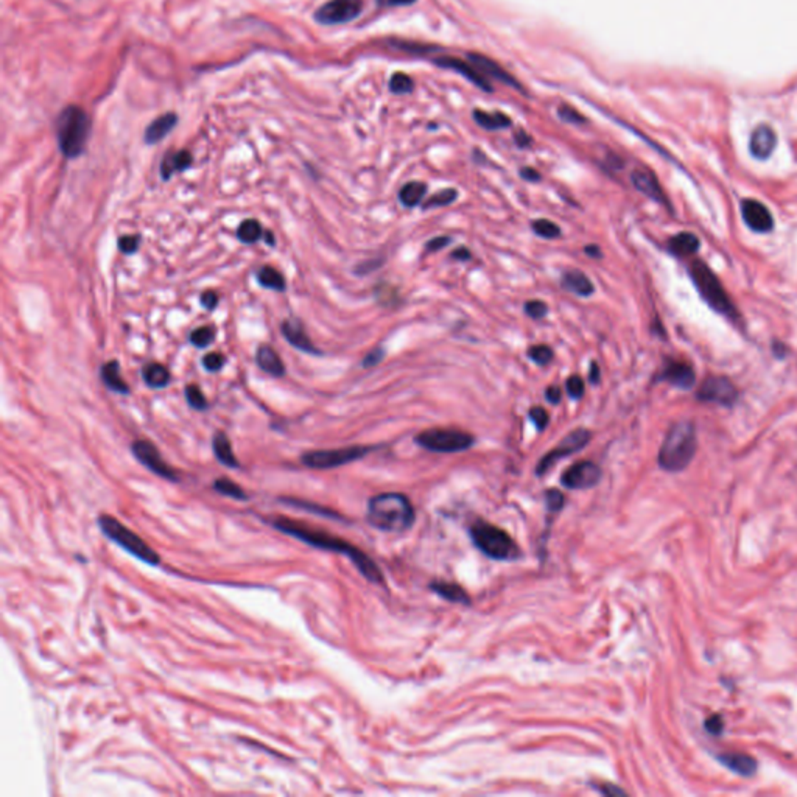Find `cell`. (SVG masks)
<instances>
[{"instance_id": "6da1fadb", "label": "cell", "mask_w": 797, "mask_h": 797, "mask_svg": "<svg viewBox=\"0 0 797 797\" xmlns=\"http://www.w3.org/2000/svg\"><path fill=\"white\" fill-rule=\"evenodd\" d=\"M268 522H270L271 527H274L276 529L282 531V533H285L288 536H293V537L299 539V541H303L307 545L320 548V550L347 556V558L352 561V564L357 567V570L362 573V575L367 581L374 582V584H383L382 570L377 567V564L366 553H363L355 545L349 544L347 541H345V539H340L337 536H333V534L328 533V531H324V529L307 525L305 522L295 520V519L285 517V516L270 517Z\"/></svg>"}, {"instance_id": "7a4b0ae2", "label": "cell", "mask_w": 797, "mask_h": 797, "mask_svg": "<svg viewBox=\"0 0 797 797\" xmlns=\"http://www.w3.org/2000/svg\"><path fill=\"white\" fill-rule=\"evenodd\" d=\"M367 522L387 533H404L415 524L416 514L408 497L397 492L375 495L367 503Z\"/></svg>"}, {"instance_id": "3957f363", "label": "cell", "mask_w": 797, "mask_h": 797, "mask_svg": "<svg viewBox=\"0 0 797 797\" xmlns=\"http://www.w3.org/2000/svg\"><path fill=\"white\" fill-rule=\"evenodd\" d=\"M696 447L695 425L690 421L676 422L668 430L659 450V466L666 472H681L695 458Z\"/></svg>"}, {"instance_id": "277c9868", "label": "cell", "mask_w": 797, "mask_h": 797, "mask_svg": "<svg viewBox=\"0 0 797 797\" xmlns=\"http://www.w3.org/2000/svg\"><path fill=\"white\" fill-rule=\"evenodd\" d=\"M59 150L66 158H78L84 151L89 136V117L78 106L66 108L58 118L56 126Z\"/></svg>"}, {"instance_id": "5b68a950", "label": "cell", "mask_w": 797, "mask_h": 797, "mask_svg": "<svg viewBox=\"0 0 797 797\" xmlns=\"http://www.w3.org/2000/svg\"><path fill=\"white\" fill-rule=\"evenodd\" d=\"M97 522L101 533L105 534L109 541H113L120 548H123L126 553H130L136 559H139L145 564L159 565L161 562L159 553L154 552L139 534H136L134 531L125 527L118 519L109 516V514H100Z\"/></svg>"}, {"instance_id": "8992f818", "label": "cell", "mask_w": 797, "mask_h": 797, "mask_svg": "<svg viewBox=\"0 0 797 797\" xmlns=\"http://www.w3.org/2000/svg\"><path fill=\"white\" fill-rule=\"evenodd\" d=\"M470 537L477 545L479 552H483L487 558L497 561H514L520 556L519 545L507 531L487 524L484 520H478L470 527Z\"/></svg>"}, {"instance_id": "52a82bcc", "label": "cell", "mask_w": 797, "mask_h": 797, "mask_svg": "<svg viewBox=\"0 0 797 797\" xmlns=\"http://www.w3.org/2000/svg\"><path fill=\"white\" fill-rule=\"evenodd\" d=\"M690 276L693 284L698 288L701 298L714 308L715 312L736 318V310L732 299L721 285V282L715 276V273L707 267L702 260H695L690 265Z\"/></svg>"}, {"instance_id": "ba28073f", "label": "cell", "mask_w": 797, "mask_h": 797, "mask_svg": "<svg viewBox=\"0 0 797 797\" xmlns=\"http://www.w3.org/2000/svg\"><path fill=\"white\" fill-rule=\"evenodd\" d=\"M416 442L430 452L457 453L472 447L475 438L457 428H430V430L419 433Z\"/></svg>"}, {"instance_id": "9c48e42d", "label": "cell", "mask_w": 797, "mask_h": 797, "mask_svg": "<svg viewBox=\"0 0 797 797\" xmlns=\"http://www.w3.org/2000/svg\"><path fill=\"white\" fill-rule=\"evenodd\" d=\"M371 450L372 447H366V445H350V447L332 450H312L305 452L301 457V461L304 466L310 469H335L365 458Z\"/></svg>"}, {"instance_id": "30bf717a", "label": "cell", "mask_w": 797, "mask_h": 797, "mask_svg": "<svg viewBox=\"0 0 797 797\" xmlns=\"http://www.w3.org/2000/svg\"><path fill=\"white\" fill-rule=\"evenodd\" d=\"M590 438H592V433L586 430V428H577V430H573L559 442L558 447H554L553 450L548 452L547 455L539 461V465L536 467V474L544 475L547 470L553 465H556L559 460L570 457L573 453L582 450L589 444Z\"/></svg>"}, {"instance_id": "8fae6325", "label": "cell", "mask_w": 797, "mask_h": 797, "mask_svg": "<svg viewBox=\"0 0 797 797\" xmlns=\"http://www.w3.org/2000/svg\"><path fill=\"white\" fill-rule=\"evenodd\" d=\"M131 452L136 457V460L139 461L142 466L151 470L153 474L166 478L168 482H179V475L176 470L171 467L168 462L164 461V458L161 457L158 447L153 442L145 440L134 441L131 445Z\"/></svg>"}, {"instance_id": "7c38bea8", "label": "cell", "mask_w": 797, "mask_h": 797, "mask_svg": "<svg viewBox=\"0 0 797 797\" xmlns=\"http://www.w3.org/2000/svg\"><path fill=\"white\" fill-rule=\"evenodd\" d=\"M363 10L362 0H330L316 11V21L324 25H337L354 21Z\"/></svg>"}, {"instance_id": "4fadbf2b", "label": "cell", "mask_w": 797, "mask_h": 797, "mask_svg": "<svg viewBox=\"0 0 797 797\" xmlns=\"http://www.w3.org/2000/svg\"><path fill=\"white\" fill-rule=\"evenodd\" d=\"M736 396H738V392H736L735 385L726 377H709L702 382L698 391L699 400L723 407L733 405Z\"/></svg>"}, {"instance_id": "5bb4252c", "label": "cell", "mask_w": 797, "mask_h": 797, "mask_svg": "<svg viewBox=\"0 0 797 797\" xmlns=\"http://www.w3.org/2000/svg\"><path fill=\"white\" fill-rule=\"evenodd\" d=\"M601 478V469L592 461H579L570 466L561 477V483L569 489H589Z\"/></svg>"}, {"instance_id": "9a60e30c", "label": "cell", "mask_w": 797, "mask_h": 797, "mask_svg": "<svg viewBox=\"0 0 797 797\" xmlns=\"http://www.w3.org/2000/svg\"><path fill=\"white\" fill-rule=\"evenodd\" d=\"M741 215L753 233L766 234L774 228V218L769 209L757 200H744L741 203Z\"/></svg>"}, {"instance_id": "2e32d148", "label": "cell", "mask_w": 797, "mask_h": 797, "mask_svg": "<svg viewBox=\"0 0 797 797\" xmlns=\"http://www.w3.org/2000/svg\"><path fill=\"white\" fill-rule=\"evenodd\" d=\"M631 181H632L634 187H636L639 192L646 195L648 198L661 203L664 205H668V200H666V196L662 191V187H661V184H659L656 175L651 170L636 168L631 173Z\"/></svg>"}, {"instance_id": "e0dca14e", "label": "cell", "mask_w": 797, "mask_h": 797, "mask_svg": "<svg viewBox=\"0 0 797 797\" xmlns=\"http://www.w3.org/2000/svg\"><path fill=\"white\" fill-rule=\"evenodd\" d=\"M280 330H282V335L287 338V341L293 347L303 350L305 354L321 355V350H318L313 346V342L310 338H308L303 324L298 320H285L280 325Z\"/></svg>"}, {"instance_id": "ac0fdd59", "label": "cell", "mask_w": 797, "mask_h": 797, "mask_svg": "<svg viewBox=\"0 0 797 797\" xmlns=\"http://www.w3.org/2000/svg\"><path fill=\"white\" fill-rule=\"evenodd\" d=\"M776 133L768 125L758 126L751 136L749 148L752 156L757 159H768L776 148Z\"/></svg>"}, {"instance_id": "d6986e66", "label": "cell", "mask_w": 797, "mask_h": 797, "mask_svg": "<svg viewBox=\"0 0 797 797\" xmlns=\"http://www.w3.org/2000/svg\"><path fill=\"white\" fill-rule=\"evenodd\" d=\"M662 380L674 385V387L689 390L696 382V374L693 371V367L685 362H671L665 367L662 374Z\"/></svg>"}, {"instance_id": "ffe728a7", "label": "cell", "mask_w": 797, "mask_h": 797, "mask_svg": "<svg viewBox=\"0 0 797 797\" xmlns=\"http://www.w3.org/2000/svg\"><path fill=\"white\" fill-rule=\"evenodd\" d=\"M436 63L442 67H449L453 68V71H457L460 73H462L469 78L472 83H475L479 88L484 89V91H491V84L484 78V75L478 71V68L472 64V63H465L461 61V59L457 58H452V56H445V58H440L436 59Z\"/></svg>"}, {"instance_id": "44dd1931", "label": "cell", "mask_w": 797, "mask_h": 797, "mask_svg": "<svg viewBox=\"0 0 797 797\" xmlns=\"http://www.w3.org/2000/svg\"><path fill=\"white\" fill-rule=\"evenodd\" d=\"M467 58L470 59V63H472L484 76H492V78H495V80L511 84L512 88L519 89V83L514 80L512 76L507 71H504L503 67H500L495 61H492V59L486 58L483 55H477V54H470Z\"/></svg>"}, {"instance_id": "7402d4cb", "label": "cell", "mask_w": 797, "mask_h": 797, "mask_svg": "<svg viewBox=\"0 0 797 797\" xmlns=\"http://www.w3.org/2000/svg\"><path fill=\"white\" fill-rule=\"evenodd\" d=\"M255 363L260 367L263 372H267L273 377H284L285 375V366L279 354L271 346L263 345L255 352Z\"/></svg>"}, {"instance_id": "603a6c76", "label": "cell", "mask_w": 797, "mask_h": 797, "mask_svg": "<svg viewBox=\"0 0 797 797\" xmlns=\"http://www.w3.org/2000/svg\"><path fill=\"white\" fill-rule=\"evenodd\" d=\"M718 760L721 761L727 769H731L732 773L743 777L753 776L757 771L756 760L746 756V753H740V752L723 753V756H718Z\"/></svg>"}, {"instance_id": "cb8c5ba5", "label": "cell", "mask_w": 797, "mask_h": 797, "mask_svg": "<svg viewBox=\"0 0 797 797\" xmlns=\"http://www.w3.org/2000/svg\"><path fill=\"white\" fill-rule=\"evenodd\" d=\"M193 158L192 154L188 153L187 150H179V151H170L167 153V156L164 158L161 164V176L162 179H168L173 176L178 171H184L188 167L192 166Z\"/></svg>"}, {"instance_id": "d4e9b609", "label": "cell", "mask_w": 797, "mask_h": 797, "mask_svg": "<svg viewBox=\"0 0 797 797\" xmlns=\"http://www.w3.org/2000/svg\"><path fill=\"white\" fill-rule=\"evenodd\" d=\"M176 122H178V117L171 113L158 117L154 122L148 125L147 130H145V142L150 145L161 142L171 130H173Z\"/></svg>"}, {"instance_id": "484cf974", "label": "cell", "mask_w": 797, "mask_h": 797, "mask_svg": "<svg viewBox=\"0 0 797 797\" xmlns=\"http://www.w3.org/2000/svg\"><path fill=\"white\" fill-rule=\"evenodd\" d=\"M212 449H213V453H215V458L221 462V465H225L226 467H230V469H237L240 466V462L234 455L233 445H230V441H229L226 433L217 432L215 435H213Z\"/></svg>"}, {"instance_id": "4316f807", "label": "cell", "mask_w": 797, "mask_h": 797, "mask_svg": "<svg viewBox=\"0 0 797 797\" xmlns=\"http://www.w3.org/2000/svg\"><path fill=\"white\" fill-rule=\"evenodd\" d=\"M430 589L435 594H438L444 599L458 604H470L469 594L466 592L457 582H447V581H433Z\"/></svg>"}, {"instance_id": "83f0119b", "label": "cell", "mask_w": 797, "mask_h": 797, "mask_svg": "<svg viewBox=\"0 0 797 797\" xmlns=\"http://www.w3.org/2000/svg\"><path fill=\"white\" fill-rule=\"evenodd\" d=\"M562 287L579 296H590L594 293V284L590 282V279L584 273L578 270H570L567 273H564Z\"/></svg>"}, {"instance_id": "f1b7e54d", "label": "cell", "mask_w": 797, "mask_h": 797, "mask_svg": "<svg viewBox=\"0 0 797 797\" xmlns=\"http://www.w3.org/2000/svg\"><path fill=\"white\" fill-rule=\"evenodd\" d=\"M100 377L103 383H105L111 391H116L118 394L130 392V387H128L125 380L120 377V365L118 362H116V360H111V362L101 366Z\"/></svg>"}, {"instance_id": "f546056e", "label": "cell", "mask_w": 797, "mask_h": 797, "mask_svg": "<svg viewBox=\"0 0 797 797\" xmlns=\"http://www.w3.org/2000/svg\"><path fill=\"white\" fill-rule=\"evenodd\" d=\"M668 250L678 257H687L699 250V238L691 233H681L668 242Z\"/></svg>"}, {"instance_id": "4dcf8cb0", "label": "cell", "mask_w": 797, "mask_h": 797, "mask_svg": "<svg viewBox=\"0 0 797 797\" xmlns=\"http://www.w3.org/2000/svg\"><path fill=\"white\" fill-rule=\"evenodd\" d=\"M142 377H143V380H145V383L148 385V387L156 388V390L166 388L171 380L170 371L167 370L164 365H161V363L145 365L143 370H142Z\"/></svg>"}, {"instance_id": "1f68e13d", "label": "cell", "mask_w": 797, "mask_h": 797, "mask_svg": "<svg viewBox=\"0 0 797 797\" xmlns=\"http://www.w3.org/2000/svg\"><path fill=\"white\" fill-rule=\"evenodd\" d=\"M257 280H259V284L262 287L268 290L284 291L287 288L284 274L278 271L276 268L270 267V265H265V267H262L259 271H257Z\"/></svg>"}, {"instance_id": "d6a6232c", "label": "cell", "mask_w": 797, "mask_h": 797, "mask_svg": "<svg viewBox=\"0 0 797 797\" xmlns=\"http://www.w3.org/2000/svg\"><path fill=\"white\" fill-rule=\"evenodd\" d=\"M425 193H427V186L424 183L411 181L400 188L399 200L402 204L407 205V208H415V205H417L422 201Z\"/></svg>"}, {"instance_id": "836d02e7", "label": "cell", "mask_w": 797, "mask_h": 797, "mask_svg": "<svg viewBox=\"0 0 797 797\" xmlns=\"http://www.w3.org/2000/svg\"><path fill=\"white\" fill-rule=\"evenodd\" d=\"M263 234L265 230L262 229L260 223L257 220H245L240 223V226L237 228V238L246 245L259 242V240L263 237Z\"/></svg>"}, {"instance_id": "e575fe53", "label": "cell", "mask_w": 797, "mask_h": 797, "mask_svg": "<svg viewBox=\"0 0 797 797\" xmlns=\"http://www.w3.org/2000/svg\"><path fill=\"white\" fill-rule=\"evenodd\" d=\"M474 118L479 126L486 128V130H500V128H507L511 125L509 117L502 113H484V111H475Z\"/></svg>"}, {"instance_id": "d590c367", "label": "cell", "mask_w": 797, "mask_h": 797, "mask_svg": "<svg viewBox=\"0 0 797 797\" xmlns=\"http://www.w3.org/2000/svg\"><path fill=\"white\" fill-rule=\"evenodd\" d=\"M213 489H215L218 494L225 495V497H230V499L234 500H248V495L246 492L240 487L237 483H234L233 479H229L226 477H221L218 479H215V483L212 484Z\"/></svg>"}, {"instance_id": "8d00e7d4", "label": "cell", "mask_w": 797, "mask_h": 797, "mask_svg": "<svg viewBox=\"0 0 797 797\" xmlns=\"http://www.w3.org/2000/svg\"><path fill=\"white\" fill-rule=\"evenodd\" d=\"M458 198V192L455 188H444V191H438L433 196H430L425 201V209H433V208H444V205H449L453 201Z\"/></svg>"}, {"instance_id": "74e56055", "label": "cell", "mask_w": 797, "mask_h": 797, "mask_svg": "<svg viewBox=\"0 0 797 797\" xmlns=\"http://www.w3.org/2000/svg\"><path fill=\"white\" fill-rule=\"evenodd\" d=\"M213 338H215V329L210 328V325H203V328L195 329L191 333V337H188V340H191L192 345L195 347H200V349L208 347L210 342L213 341Z\"/></svg>"}, {"instance_id": "f35d334b", "label": "cell", "mask_w": 797, "mask_h": 797, "mask_svg": "<svg viewBox=\"0 0 797 797\" xmlns=\"http://www.w3.org/2000/svg\"><path fill=\"white\" fill-rule=\"evenodd\" d=\"M531 226H533V230L539 235V237H544V238H556L561 235V229L559 226L556 225V223L550 221V220H545V218H539L536 221L531 223Z\"/></svg>"}, {"instance_id": "ab89813d", "label": "cell", "mask_w": 797, "mask_h": 797, "mask_svg": "<svg viewBox=\"0 0 797 797\" xmlns=\"http://www.w3.org/2000/svg\"><path fill=\"white\" fill-rule=\"evenodd\" d=\"M186 400L188 402V405H191L193 410H208L209 404H208V399L204 397V394L201 392V390L196 387V385H187L186 387Z\"/></svg>"}, {"instance_id": "60d3db41", "label": "cell", "mask_w": 797, "mask_h": 797, "mask_svg": "<svg viewBox=\"0 0 797 797\" xmlns=\"http://www.w3.org/2000/svg\"><path fill=\"white\" fill-rule=\"evenodd\" d=\"M375 296H377V301L383 304L385 307H392V305H396L397 301H399V293L396 291V288L388 285V284L377 285Z\"/></svg>"}, {"instance_id": "b9f144b4", "label": "cell", "mask_w": 797, "mask_h": 797, "mask_svg": "<svg viewBox=\"0 0 797 797\" xmlns=\"http://www.w3.org/2000/svg\"><path fill=\"white\" fill-rule=\"evenodd\" d=\"M528 357L533 360L534 363L545 366L548 365L553 360V350L550 346L547 345H537V346H531L528 349Z\"/></svg>"}, {"instance_id": "7bdbcfd3", "label": "cell", "mask_w": 797, "mask_h": 797, "mask_svg": "<svg viewBox=\"0 0 797 797\" xmlns=\"http://www.w3.org/2000/svg\"><path fill=\"white\" fill-rule=\"evenodd\" d=\"M390 88L394 93H408L413 91V80H411L407 73L397 72L392 75V78L390 81Z\"/></svg>"}, {"instance_id": "ee69618b", "label": "cell", "mask_w": 797, "mask_h": 797, "mask_svg": "<svg viewBox=\"0 0 797 797\" xmlns=\"http://www.w3.org/2000/svg\"><path fill=\"white\" fill-rule=\"evenodd\" d=\"M226 363V358L223 354L220 352H210V354H205L203 358V366L205 371L209 372H218L223 366Z\"/></svg>"}, {"instance_id": "f6af8a7d", "label": "cell", "mask_w": 797, "mask_h": 797, "mask_svg": "<svg viewBox=\"0 0 797 797\" xmlns=\"http://www.w3.org/2000/svg\"><path fill=\"white\" fill-rule=\"evenodd\" d=\"M139 235H123L118 238V251L123 253L126 255L134 254L137 250H139Z\"/></svg>"}, {"instance_id": "bcb514c9", "label": "cell", "mask_w": 797, "mask_h": 797, "mask_svg": "<svg viewBox=\"0 0 797 797\" xmlns=\"http://www.w3.org/2000/svg\"><path fill=\"white\" fill-rule=\"evenodd\" d=\"M565 388H567V392H569L570 397L579 399L582 394H584L586 385H584V380H582L579 375H572V377H569V380L565 382Z\"/></svg>"}, {"instance_id": "7dc6e473", "label": "cell", "mask_w": 797, "mask_h": 797, "mask_svg": "<svg viewBox=\"0 0 797 797\" xmlns=\"http://www.w3.org/2000/svg\"><path fill=\"white\" fill-rule=\"evenodd\" d=\"M529 419L533 421V424L536 425V428L539 432L545 430V427L548 425V421H550V416H548L547 410L542 407H533L529 410Z\"/></svg>"}, {"instance_id": "c3c4849f", "label": "cell", "mask_w": 797, "mask_h": 797, "mask_svg": "<svg viewBox=\"0 0 797 797\" xmlns=\"http://www.w3.org/2000/svg\"><path fill=\"white\" fill-rule=\"evenodd\" d=\"M545 502H547V507L548 511L552 512H558L562 507H564V495L558 491V489H550L545 492Z\"/></svg>"}, {"instance_id": "681fc988", "label": "cell", "mask_w": 797, "mask_h": 797, "mask_svg": "<svg viewBox=\"0 0 797 797\" xmlns=\"http://www.w3.org/2000/svg\"><path fill=\"white\" fill-rule=\"evenodd\" d=\"M525 312L531 316L533 320H541L547 315L548 308L542 301H528L525 304Z\"/></svg>"}, {"instance_id": "f907efd6", "label": "cell", "mask_w": 797, "mask_h": 797, "mask_svg": "<svg viewBox=\"0 0 797 797\" xmlns=\"http://www.w3.org/2000/svg\"><path fill=\"white\" fill-rule=\"evenodd\" d=\"M706 729L707 732H710L712 735L718 736L724 731V723H723V718L719 715H712L710 718L706 719Z\"/></svg>"}, {"instance_id": "816d5d0a", "label": "cell", "mask_w": 797, "mask_h": 797, "mask_svg": "<svg viewBox=\"0 0 797 797\" xmlns=\"http://www.w3.org/2000/svg\"><path fill=\"white\" fill-rule=\"evenodd\" d=\"M559 116L565 120V122H570V123H582V122H584V117L579 116V113H577L575 109H572L569 106H561L559 108Z\"/></svg>"}, {"instance_id": "f5cc1de1", "label": "cell", "mask_w": 797, "mask_h": 797, "mask_svg": "<svg viewBox=\"0 0 797 797\" xmlns=\"http://www.w3.org/2000/svg\"><path fill=\"white\" fill-rule=\"evenodd\" d=\"M200 301H201V304H203L205 310H213V308L218 305V295L215 293V291L208 290L201 295Z\"/></svg>"}, {"instance_id": "db71d44e", "label": "cell", "mask_w": 797, "mask_h": 797, "mask_svg": "<svg viewBox=\"0 0 797 797\" xmlns=\"http://www.w3.org/2000/svg\"><path fill=\"white\" fill-rule=\"evenodd\" d=\"M382 358H383V349H382V347L372 349L371 352L365 357V360H363V366H365V367H374V366H377V365H379V363L382 362Z\"/></svg>"}, {"instance_id": "11a10c76", "label": "cell", "mask_w": 797, "mask_h": 797, "mask_svg": "<svg viewBox=\"0 0 797 797\" xmlns=\"http://www.w3.org/2000/svg\"><path fill=\"white\" fill-rule=\"evenodd\" d=\"M449 243H450V238H449V237H436V238L430 240V242L427 243V250H428V251H432V253L440 251L441 248H445Z\"/></svg>"}, {"instance_id": "9f6ffc18", "label": "cell", "mask_w": 797, "mask_h": 797, "mask_svg": "<svg viewBox=\"0 0 797 797\" xmlns=\"http://www.w3.org/2000/svg\"><path fill=\"white\" fill-rule=\"evenodd\" d=\"M545 396H547V400H548V402H550V404L556 405V404H559V402H561L562 392H561L559 387H550V388H548V390H547Z\"/></svg>"}, {"instance_id": "6f0895ef", "label": "cell", "mask_w": 797, "mask_h": 797, "mask_svg": "<svg viewBox=\"0 0 797 797\" xmlns=\"http://www.w3.org/2000/svg\"><path fill=\"white\" fill-rule=\"evenodd\" d=\"M598 790H599V793H601V794H606V796H626V793H624L623 790H620V788H619V786H615V785H609V783H604V785H601V786H599V788H598Z\"/></svg>"}, {"instance_id": "680465c9", "label": "cell", "mask_w": 797, "mask_h": 797, "mask_svg": "<svg viewBox=\"0 0 797 797\" xmlns=\"http://www.w3.org/2000/svg\"><path fill=\"white\" fill-rule=\"evenodd\" d=\"M380 263H382L380 260H375V262H365V263H362V265H358V267H357V273H358V274H366V273H371V271H374V270H377V268H379V265H380Z\"/></svg>"}, {"instance_id": "91938a15", "label": "cell", "mask_w": 797, "mask_h": 797, "mask_svg": "<svg viewBox=\"0 0 797 797\" xmlns=\"http://www.w3.org/2000/svg\"><path fill=\"white\" fill-rule=\"evenodd\" d=\"M520 175H522V178L527 179V181H534L536 183V181H539V179H541V175H539L536 170L528 168V167L522 170Z\"/></svg>"}, {"instance_id": "94428289", "label": "cell", "mask_w": 797, "mask_h": 797, "mask_svg": "<svg viewBox=\"0 0 797 797\" xmlns=\"http://www.w3.org/2000/svg\"><path fill=\"white\" fill-rule=\"evenodd\" d=\"M415 2L416 0H377V4L382 6H399V5H410Z\"/></svg>"}, {"instance_id": "6125c7cd", "label": "cell", "mask_w": 797, "mask_h": 797, "mask_svg": "<svg viewBox=\"0 0 797 797\" xmlns=\"http://www.w3.org/2000/svg\"><path fill=\"white\" fill-rule=\"evenodd\" d=\"M589 380H590V383H594V385H597V383L599 382V367H598V365H597L595 362H594L592 365H590Z\"/></svg>"}, {"instance_id": "be15d7a7", "label": "cell", "mask_w": 797, "mask_h": 797, "mask_svg": "<svg viewBox=\"0 0 797 797\" xmlns=\"http://www.w3.org/2000/svg\"><path fill=\"white\" fill-rule=\"evenodd\" d=\"M452 257L457 260H469L470 259V253L466 250V248H460V250L453 251Z\"/></svg>"}, {"instance_id": "e7e4bbea", "label": "cell", "mask_w": 797, "mask_h": 797, "mask_svg": "<svg viewBox=\"0 0 797 797\" xmlns=\"http://www.w3.org/2000/svg\"><path fill=\"white\" fill-rule=\"evenodd\" d=\"M586 253H587L590 257H595V259H598V257H601V251H599V248L595 246V245L587 246V248H586Z\"/></svg>"}, {"instance_id": "03108f58", "label": "cell", "mask_w": 797, "mask_h": 797, "mask_svg": "<svg viewBox=\"0 0 797 797\" xmlns=\"http://www.w3.org/2000/svg\"><path fill=\"white\" fill-rule=\"evenodd\" d=\"M516 141H517V143L520 145V147H527V145H529V142H531L529 137H528L527 134H524V133H520L519 137H516Z\"/></svg>"}, {"instance_id": "003e7915", "label": "cell", "mask_w": 797, "mask_h": 797, "mask_svg": "<svg viewBox=\"0 0 797 797\" xmlns=\"http://www.w3.org/2000/svg\"><path fill=\"white\" fill-rule=\"evenodd\" d=\"M263 238H265V240H267V243H268L270 246H274V245H276V238H274V237H273V234H271V233H268V230H265Z\"/></svg>"}]
</instances>
